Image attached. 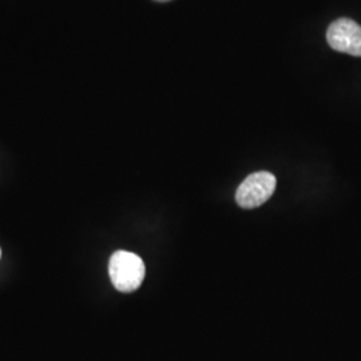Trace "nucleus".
<instances>
[{"label": "nucleus", "instance_id": "f257e3e1", "mask_svg": "<svg viewBox=\"0 0 361 361\" xmlns=\"http://www.w3.org/2000/svg\"><path fill=\"white\" fill-rule=\"evenodd\" d=\"M109 274L116 290L131 293L142 285L145 279L142 258L126 250H118L110 258Z\"/></svg>", "mask_w": 361, "mask_h": 361}, {"label": "nucleus", "instance_id": "f03ea898", "mask_svg": "<svg viewBox=\"0 0 361 361\" xmlns=\"http://www.w3.org/2000/svg\"><path fill=\"white\" fill-rule=\"evenodd\" d=\"M276 185L277 180L269 171L253 173L237 189L235 201L244 209L261 207L273 195Z\"/></svg>", "mask_w": 361, "mask_h": 361}, {"label": "nucleus", "instance_id": "7ed1b4c3", "mask_svg": "<svg viewBox=\"0 0 361 361\" xmlns=\"http://www.w3.org/2000/svg\"><path fill=\"white\" fill-rule=\"evenodd\" d=\"M326 40L336 51L361 56V26L350 19L335 20L326 31Z\"/></svg>", "mask_w": 361, "mask_h": 361}, {"label": "nucleus", "instance_id": "20e7f679", "mask_svg": "<svg viewBox=\"0 0 361 361\" xmlns=\"http://www.w3.org/2000/svg\"><path fill=\"white\" fill-rule=\"evenodd\" d=\"M0 256H1V250H0Z\"/></svg>", "mask_w": 361, "mask_h": 361}]
</instances>
